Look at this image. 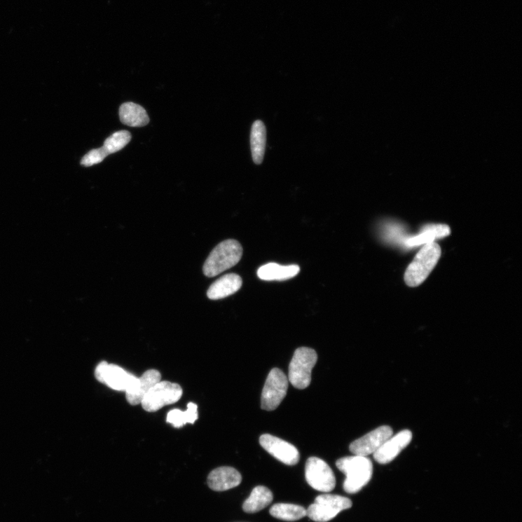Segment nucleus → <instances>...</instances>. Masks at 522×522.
<instances>
[{
  "label": "nucleus",
  "mask_w": 522,
  "mask_h": 522,
  "mask_svg": "<svg viewBox=\"0 0 522 522\" xmlns=\"http://www.w3.org/2000/svg\"><path fill=\"white\" fill-rule=\"evenodd\" d=\"M337 467L346 476L344 490L350 494L357 493L369 482L373 474V465L366 456L354 455L338 459Z\"/></svg>",
  "instance_id": "f257e3e1"
},
{
  "label": "nucleus",
  "mask_w": 522,
  "mask_h": 522,
  "mask_svg": "<svg viewBox=\"0 0 522 522\" xmlns=\"http://www.w3.org/2000/svg\"><path fill=\"white\" fill-rule=\"evenodd\" d=\"M243 249L239 242L227 240L219 244L209 255L203 266L207 277H214L236 266L242 259Z\"/></svg>",
  "instance_id": "f03ea898"
},
{
  "label": "nucleus",
  "mask_w": 522,
  "mask_h": 522,
  "mask_svg": "<svg viewBox=\"0 0 522 522\" xmlns=\"http://www.w3.org/2000/svg\"><path fill=\"white\" fill-rule=\"evenodd\" d=\"M441 248L434 242L426 244L406 270L404 280L410 287L422 284L429 277L441 257Z\"/></svg>",
  "instance_id": "7ed1b4c3"
},
{
  "label": "nucleus",
  "mask_w": 522,
  "mask_h": 522,
  "mask_svg": "<svg viewBox=\"0 0 522 522\" xmlns=\"http://www.w3.org/2000/svg\"><path fill=\"white\" fill-rule=\"evenodd\" d=\"M318 360L317 352L311 348H298L289 366L288 380L299 390L307 388L311 383V373Z\"/></svg>",
  "instance_id": "20e7f679"
},
{
  "label": "nucleus",
  "mask_w": 522,
  "mask_h": 522,
  "mask_svg": "<svg viewBox=\"0 0 522 522\" xmlns=\"http://www.w3.org/2000/svg\"><path fill=\"white\" fill-rule=\"evenodd\" d=\"M352 501L343 496L324 494L319 495L315 502L307 510V516L312 521L327 522L341 511L352 507Z\"/></svg>",
  "instance_id": "39448f33"
},
{
  "label": "nucleus",
  "mask_w": 522,
  "mask_h": 522,
  "mask_svg": "<svg viewBox=\"0 0 522 522\" xmlns=\"http://www.w3.org/2000/svg\"><path fill=\"white\" fill-rule=\"evenodd\" d=\"M95 378L101 383L117 390L128 392L137 385L138 378L116 364L99 363L95 371Z\"/></svg>",
  "instance_id": "423d86ee"
},
{
  "label": "nucleus",
  "mask_w": 522,
  "mask_h": 522,
  "mask_svg": "<svg viewBox=\"0 0 522 522\" xmlns=\"http://www.w3.org/2000/svg\"><path fill=\"white\" fill-rule=\"evenodd\" d=\"M181 386L170 382H159L144 397L141 405L148 412H156L163 407L178 402L182 396Z\"/></svg>",
  "instance_id": "0eeeda50"
},
{
  "label": "nucleus",
  "mask_w": 522,
  "mask_h": 522,
  "mask_svg": "<svg viewBox=\"0 0 522 522\" xmlns=\"http://www.w3.org/2000/svg\"><path fill=\"white\" fill-rule=\"evenodd\" d=\"M288 385V379L281 369H271L262 391L261 408L268 411L277 409L286 397Z\"/></svg>",
  "instance_id": "6e6552de"
},
{
  "label": "nucleus",
  "mask_w": 522,
  "mask_h": 522,
  "mask_svg": "<svg viewBox=\"0 0 522 522\" xmlns=\"http://www.w3.org/2000/svg\"><path fill=\"white\" fill-rule=\"evenodd\" d=\"M305 479L308 485L318 491L329 493L335 489L336 479L329 466L317 457H310L305 465Z\"/></svg>",
  "instance_id": "1a4fd4ad"
},
{
  "label": "nucleus",
  "mask_w": 522,
  "mask_h": 522,
  "mask_svg": "<svg viewBox=\"0 0 522 522\" xmlns=\"http://www.w3.org/2000/svg\"><path fill=\"white\" fill-rule=\"evenodd\" d=\"M261 447L282 463L294 466L300 461V453L296 446L280 438L264 434L259 439Z\"/></svg>",
  "instance_id": "9d476101"
},
{
  "label": "nucleus",
  "mask_w": 522,
  "mask_h": 522,
  "mask_svg": "<svg viewBox=\"0 0 522 522\" xmlns=\"http://www.w3.org/2000/svg\"><path fill=\"white\" fill-rule=\"evenodd\" d=\"M393 434L389 426H382L366 434L350 445V451L354 455L368 456L377 451Z\"/></svg>",
  "instance_id": "9b49d317"
},
{
  "label": "nucleus",
  "mask_w": 522,
  "mask_h": 522,
  "mask_svg": "<svg viewBox=\"0 0 522 522\" xmlns=\"http://www.w3.org/2000/svg\"><path fill=\"white\" fill-rule=\"evenodd\" d=\"M412 437L411 432L408 430H403L395 435H392L373 454L374 460L380 465L390 463L410 444Z\"/></svg>",
  "instance_id": "f8f14e48"
},
{
  "label": "nucleus",
  "mask_w": 522,
  "mask_h": 522,
  "mask_svg": "<svg viewBox=\"0 0 522 522\" xmlns=\"http://www.w3.org/2000/svg\"><path fill=\"white\" fill-rule=\"evenodd\" d=\"M242 482L241 474L235 469L222 467L213 470L207 479V486L218 492L235 488Z\"/></svg>",
  "instance_id": "ddd939ff"
},
{
  "label": "nucleus",
  "mask_w": 522,
  "mask_h": 522,
  "mask_svg": "<svg viewBox=\"0 0 522 522\" xmlns=\"http://www.w3.org/2000/svg\"><path fill=\"white\" fill-rule=\"evenodd\" d=\"M242 278L236 274L226 275L214 282L207 291L209 299L217 301L231 296L241 288Z\"/></svg>",
  "instance_id": "4468645a"
},
{
  "label": "nucleus",
  "mask_w": 522,
  "mask_h": 522,
  "mask_svg": "<svg viewBox=\"0 0 522 522\" xmlns=\"http://www.w3.org/2000/svg\"><path fill=\"white\" fill-rule=\"evenodd\" d=\"M161 374L156 369L145 371L138 379L136 386L130 392H126V398L130 404L137 406L141 404L144 397L160 382Z\"/></svg>",
  "instance_id": "2eb2a0df"
},
{
  "label": "nucleus",
  "mask_w": 522,
  "mask_h": 522,
  "mask_svg": "<svg viewBox=\"0 0 522 522\" xmlns=\"http://www.w3.org/2000/svg\"><path fill=\"white\" fill-rule=\"evenodd\" d=\"M119 117L123 124L131 128H143L150 122L147 111L139 104L130 102L121 104Z\"/></svg>",
  "instance_id": "dca6fc26"
},
{
  "label": "nucleus",
  "mask_w": 522,
  "mask_h": 522,
  "mask_svg": "<svg viewBox=\"0 0 522 522\" xmlns=\"http://www.w3.org/2000/svg\"><path fill=\"white\" fill-rule=\"evenodd\" d=\"M300 270L298 265L282 266L270 263L260 267L257 274L264 281H284L295 277Z\"/></svg>",
  "instance_id": "f3484780"
},
{
  "label": "nucleus",
  "mask_w": 522,
  "mask_h": 522,
  "mask_svg": "<svg viewBox=\"0 0 522 522\" xmlns=\"http://www.w3.org/2000/svg\"><path fill=\"white\" fill-rule=\"evenodd\" d=\"M273 498V493L268 488L264 486L256 487L245 501L243 510L248 514L259 512L270 505Z\"/></svg>",
  "instance_id": "a211bd4d"
},
{
  "label": "nucleus",
  "mask_w": 522,
  "mask_h": 522,
  "mask_svg": "<svg viewBox=\"0 0 522 522\" xmlns=\"http://www.w3.org/2000/svg\"><path fill=\"white\" fill-rule=\"evenodd\" d=\"M451 235V228L446 224H430L425 226L421 234L411 238L406 241L409 247L434 242L436 239L442 238Z\"/></svg>",
  "instance_id": "6ab92c4d"
},
{
  "label": "nucleus",
  "mask_w": 522,
  "mask_h": 522,
  "mask_svg": "<svg viewBox=\"0 0 522 522\" xmlns=\"http://www.w3.org/2000/svg\"><path fill=\"white\" fill-rule=\"evenodd\" d=\"M250 145L253 160L256 164H261L266 151V130L265 125L261 121L254 123L252 135H250Z\"/></svg>",
  "instance_id": "aec40b11"
},
{
  "label": "nucleus",
  "mask_w": 522,
  "mask_h": 522,
  "mask_svg": "<svg viewBox=\"0 0 522 522\" xmlns=\"http://www.w3.org/2000/svg\"><path fill=\"white\" fill-rule=\"evenodd\" d=\"M198 419V406L191 402L188 404L185 411L174 409L169 412L166 422L176 428H181L187 423L194 424Z\"/></svg>",
  "instance_id": "412c9836"
},
{
  "label": "nucleus",
  "mask_w": 522,
  "mask_h": 522,
  "mask_svg": "<svg viewBox=\"0 0 522 522\" xmlns=\"http://www.w3.org/2000/svg\"><path fill=\"white\" fill-rule=\"evenodd\" d=\"M270 514L283 521H295L306 516L307 510L295 504H277L270 508Z\"/></svg>",
  "instance_id": "4be33fe9"
},
{
  "label": "nucleus",
  "mask_w": 522,
  "mask_h": 522,
  "mask_svg": "<svg viewBox=\"0 0 522 522\" xmlns=\"http://www.w3.org/2000/svg\"><path fill=\"white\" fill-rule=\"evenodd\" d=\"M132 139V135L130 132L122 130L114 133L104 142L102 148L109 155L114 154L130 143Z\"/></svg>",
  "instance_id": "5701e85b"
},
{
  "label": "nucleus",
  "mask_w": 522,
  "mask_h": 522,
  "mask_svg": "<svg viewBox=\"0 0 522 522\" xmlns=\"http://www.w3.org/2000/svg\"><path fill=\"white\" fill-rule=\"evenodd\" d=\"M109 155L102 147L94 149L83 158L81 164L83 166L90 167L102 162Z\"/></svg>",
  "instance_id": "b1692460"
}]
</instances>
